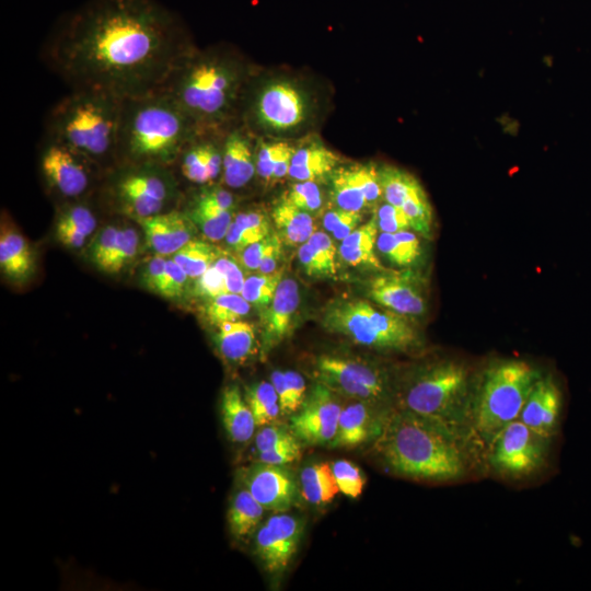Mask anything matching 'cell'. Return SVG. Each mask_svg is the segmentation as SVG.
<instances>
[{
	"instance_id": "cell-1",
	"label": "cell",
	"mask_w": 591,
	"mask_h": 591,
	"mask_svg": "<svg viewBox=\"0 0 591 591\" xmlns=\"http://www.w3.org/2000/svg\"><path fill=\"white\" fill-rule=\"evenodd\" d=\"M196 48L158 0H86L58 20L40 58L70 90L126 100L162 91Z\"/></svg>"
},
{
	"instance_id": "cell-2",
	"label": "cell",
	"mask_w": 591,
	"mask_h": 591,
	"mask_svg": "<svg viewBox=\"0 0 591 591\" xmlns=\"http://www.w3.org/2000/svg\"><path fill=\"white\" fill-rule=\"evenodd\" d=\"M470 441L468 436L441 420L393 407L372 444L379 461L396 475L451 482L468 471Z\"/></svg>"
},
{
	"instance_id": "cell-3",
	"label": "cell",
	"mask_w": 591,
	"mask_h": 591,
	"mask_svg": "<svg viewBox=\"0 0 591 591\" xmlns=\"http://www.w3.org/2000/svg\"><path fill=\"white\" fill-rule=\"evenodd\" d=\"M251 78L250 67L233 49L196 48L162 91L184 111L199 134H225L239 118Z\"/></svg>"
},
{
	"instance_id": "cell-4",
	"label": "cell",
	"mask_w": 591,
	"mask_h": 591,
	"mask_svg": "<svg viewBox=\"0 0 591 591\" xmlns=\"http://www.w3.org/2000/svg\"><path fill=\"white\" fill-rule=\"evenodd\" d=\"M190 118L164 91L123 101L115 162L165 166L197 135Z\"/></svg>"
},
{
	"instance_id": "cell-5",
	"label": "cell",
	"mask_w": 591,
	"mask_h": 591,
	"mask_svg": "<svg viewBox=\"0 0 591 591\" xmlns=\"http://www.w3.org/2000/svg\"><path fill=\"white\" fill-rule=\"evenodd\" d=\"M123 101L97 90H70L49 109L44 136L70 147L96 166L115 162Z\"/></svg>"
},
{
	"instance_id": "cell-6",
	"label": "cell",
	"mask_w": 591,
	"mask_h": 591,
	"mask_svg": "<svg viewBox=\"0 0 591 591\" xmlns=\"http://www.w3.org/2000/svg\"><path fill=\"white\" fill-rule=\"evenodd\" d=\"M463 360L441 358L417 367L396 385L394 407L436 418L471 436V410L475 390Z\"/></svg>"
},
{
	"instance_id": "cell-7",
	"label": "cell",
	"mask_w": 591,
	"mask_h": 591,
	"mask_svg": "<svg viewBox=\"0 0 591 591\" xmlns=\"http://www.w3.org/2000/svg\"><path fill=\"white\" fill-rule=\"evenodd\" d=\"M318 109L315 92L294 77H252L243 94L239 118L248 130L286 138L309 128Z\"/></svg>"
},
{
	"instance_id": "cell-8",
	"label": "cell",
	"mask_w": 591,
	"mask_h": 591,
	"mask_svg": "<svg viewBox=\"0 0 591 591\" xmlns=\"http://www.w3.org/2000/svg\"><path fill=\"white\" fill-rule=\"evenodd\" d=\"M541 373L524 360L499 361L488 367L475 384L472 410V440L490 447L497 434L518 419Z\"/></svg>"
},
{
	"instance_id": "cell-9",
	"label": "cell",
	"mask_w": 591,
	"mask_h": 591,
	"mask_svg": "<svg viewBox=\"0 0 591 591\" xmlns=\"http://www.w3.org/2000/svg\"><path fill=\"white\" fill-rule=\"evenodd\" d=\"M323 326L352 343L380 351H410L421 338L407 316L379 309L361 299L331 301L322 315Z\"/></svg>"
},
{
	"instance_id": "cell-10",
	"label": "cell",
	"mask_w": 591,
	"mask_h": 591,
	"mask_svg": "<svg viewBox=\"0 0 591 591\" xmlns=\"http://www.w3.org/2000/svg\"><path fill=\"white\" fill-rule=\"evenodd\" d=\"M315 376L339 396L393 408L396 385L379 366L360 359L323 355L316 359Z\"/></svg>"
},
{
	"instance_id": "cell-11",
	"label": "cell",
	"mask_w": 591,
	"mask_h": 591,
	"mask_svg": "<svg viewBox=\"0 0 591 591\" xmlns=\"http://www.w3.org/2000/svg\"><path fill=\"white\" fill-rule=\"evenodd\" d=\"M118 171L107 187L117 210L136 221L164 212L174 195L164 166L121 164Z\"/></svg>"
},
{
	"instance_id": "cell-12",
	"label": "cell",
	"mask_w": 591,
	"mask_h": 591,
	"mask_svg": "<svg viewBox=\"0 0 591 591\" xmlns=\"http://www.w3.org/2000/svg\"><path fill=\"white\" fill-rule=\"evenodd\" d=\"M551 438L543 436L520 419L507 425L488 448L491 467L509 477H523L545 462Z\"/></svg>"
},
{
	"instance_id": "cell-13",
	"label": "cell",
	"mask_w": 591,
	"mask_h": 591,
	"mask_svg": "<svg viewBox=\"0 0 591 591\" xmlns=\"http://www.w3.org/2000/svg\"><path fill=\"white\" fill-rule=\"evenodd\" d=\"M43 138L39 171L47 187L65 199L84 196L96 165L60 141L46 136Z\"/></svg>"
},
{
	"instance_id": "cell-14",
	"label": "cell",
	"mask_w": 591,
	"mask_h": 591,
	"mask_svg": "<svg viewBox=\"0 0 591 591\" xmlns=\"http://www.w3.org/2000/svg\"><path fill=\"white\" fill-rule=\"evenodd\" d=\"M343 406L338 394L317 382L290 416L289 428L302 444L329 445L336 436Z\"/></svg>"
},
{
	"instance_id": "cell-15",
	"label": "cell",
	"mask_w": 591,
	"mask_h": 591,
	"mask_svg": "<svg viewBox=\"0 0 591 591\" xmlns=\"http://www.w3.org/2000/svg\"><path fill=\"white\" fill-rule=\"evenodd\" d=\"M302 533L301 520L286 512L273 514L256 530L254 553L269 573L278 575L288 568Z\"/></svg>"
},
{
	"instance_id": "cell-16",
	"label": "cell",
	"mask_w": 591,
	"mask_h": 591,
	"mask_svg": "<svg viewBox=\"0 0 591 591\" xmlns=\"http://www.w3.org/2000/svg\"><path fill=\"white\" fill-rule=\"evenodd\" d=\"M242 482L265 510L286 512L297 500L298 485L285 465L258 461L243 471Z\"/></svg>"
},
{
	"instance_id": "cell-17",
	"label": "cell",
	"mask_w": 591,
	"mask_h": 591,
	"mask_svg": "<svg viewBox=\"0 0 591 591\" xmlns=\"http://www.w3.org/2000/svg\"><path fill=\"white\" fill-rule=\"evenodd\" d=\"M368 296L378 304L404 316H420L426 311L422 286L410 271L383 273L368 285Z\"/></svg>"
},
{
	"instance_id": "cell-18",
	"label": "cell",
	"mask_w": 591,
	"mask_h": 591,
	"mask_svg": "<svg viewBox=\"0 0 591 591\" xmlns=\"http://www.w3.org/2000/svg\"><path fill=\"white\" fill-rule=\"evenodd\" d=\"M392 408L363 401L343 406L332 448H354L372 442L380 434Z\"/></svg>"
},
{
	"instance_id": "cell-19",
	"label": "cell",
	"mask_w": 591,
	"mask_h": 591,
	"mask_svg": "<svg viewBox=\"0 0 591 591\" xmlns=\"http://www.w3.org/2000/svg\"><path fill=\"white\" fill-rule=\"evenodd\" d=\"M563 394L551 375H541L528 396L518 419L534 431L552 438L558 428Z\"/></svg>"
},
{
	"instance_id": "cell-20",
	"label": "cell",
	"mask_w": 591,
	"mask_h": 591,
	"mask_svg": "<svg viewBox=\"0 0 591 591\" xmlns=\"http://www.w3.org/2000/svg\"><path fill=\"white\" fill-rule=\"evenodd\" d=\"M137 222L144 232L148 246L162 256L176 253L194 239L197 229L188 215L177 209L139 219Z\"/></svg>"
},
{
	"instance_id": "cell-21",
	"label": "cell",
	"mask_w": 591,
	"mask_h": 591,
	"mask_svg": "<svg viewBox=\"0 0 591 591\" xmlns=\"http://www.w3.org/2000/svg\"><path fill=\"white\" fill-rule=\"evenodd\" d=\"M224 134H197L182 150L181 173L197 185H207L216 181L222 172V141Z\"/></svg>"
},
{
	"instance_id": "cell-22",
	"label": "cell",
	"mask_w": 591,
	"mask_h": 591,
	"mask_svg": "<svg viewBox=\"0 0 591 591\" xmlns=\"http://www.w3.org/2000/svg\"><path fill=\"white\" fill-rule=\"evenodd\" d=\"M256 174L255 147L245 127L233 126L222 138V182L231 188L246 186Z\"/></svg>"
},
{
	"instance_id": "cell-23",
	"label": "cell",
	"mask_w": 591,
	"mask_h": 591,
	"mask_svg": "<svg viewBox=\"0 0 591 591\" xmlns=\"http://www.w3.org/2000/svg\"><path fill=\"white\" fill-rule=\"evenodd\" d=\"M299 304L300 291L297 281L292 278H282L266 310L260 345L264 356L287 337Z\"/></svg>"
},
{
	"instance_id": "cell-24",
	"label": "cell",
	"mask_w": 591,
	"mask_h": 591,
	"mask_svg": "<svg viewBox=\"0 0 591 591\" xmlns=\"http://www.w3.org/2000/svg\"><path fill=\"white\" fill-rule=\"evenodd\" d=\"M339 155L318 140L296 146L289 177L296 182H318L331 177L339 165Z\"/></svg>"
},
{
	"instance_id": "cell-25",
	"label": "cell",
	"mask_w": 591,
	"mask_h": 591,
	"mask_svg": "<svg viewBox=\"0 0 591 591\" xmlns=\"http://www.w3.org/2000/svg\"><path fill=\"white\" fill-rule=\"evenodd\" d=\"M0 268L13 282H24L35 271V257L28 242L7 222L1 223Z\"/></svg>"
},
{
	"instance_id": "cell-26",
	"label": "cell",
	"mask_w": 591,
	"mask_h": 591,
	"mask_svg": "<svg viewBox=\"0 0 591 591\" xmlns=\"http://www.w3.org/2000/svg\"><path fill=\"white\" fill-rule=\"evenodd\" d=\"M215 343L220 356L232 363H243L258 350L254 326L243 320L217 326Z\"/></svg>"
},
{
	"instance_id": "cell-27",
	"label": "cell",
	"mask_w": 591,
	"mask_h": 591,
	"mask_svg": "<svg viewBox=\"0 0 591 591\" xmlns=\"http://www.w3.org/2000/svg\"><path fill=\"white\" fill-rule=\"evenodd\" d=\"M221 418L229 439L244 443L254 436V415L236 385L227 386L221 396Z\"/></svg>"
},
{
	"instance_id": "cell-28",
	"label": "cell",
	"mask_w": 591,
	"mask_h": 591,
	"mask_svg": "<svg viewBox=\"0 0 591 591\" xmlns=\"http://www.w3.org/2000/svg\"><path fill=\"white\" fill-rule=\"evenodd\" d=\"M296 146L283 139L259 137L255 146L256 174L265 184H275L289 175Z\"/></svg>"
},
{
	"instance_id": "cell-29",
	"label": "cell",
	"mask_w": 591,
	"mask_h": 591,
	"mask_svg": "<svg viewBox=\"0 0 591 591\" xmlns=\"http://www.w3.org/2000/svg\"><path fill=\"white\" fill-rule=\"evenodd\" d=\"M271 218L281 240L289 245H301L315 232L311 213L283 199L274 207Z\"/></svg>"
},
{
	"instance_id": "cell-30",
	"label": "cell",
	"mask_w": 591,
	"mask_h": 591,
	"mask_svg": "<svg viewBox=\"0 0 591 591\" xmlns=\"http://www.w3.org/2000/svg\"><path fill=\"white\" fill-rule=\"evenodd\" d=\"M264 511V507L245 487L239 489L228 510V523L232 536L242 541L254 534Z\"/></svg>"
},
{
	"instance_id": "cell-31",
	"label": "cell",
	"mask_w": 591,
	"mask_h": 591,
	"mask_svg": "<svg viewBox=\"0 0 591 591\" xmlns=\"http://www.w3.org/2000/svg\"><path fill=\"white\" fill-rule=\"evenodd\" d=\"M299 484L304 500L315 506L331 502L340 493L332 465L328 463H315L303 467Z\"/></svg>"
},
{
	"instance_id": "cell-32",
	"label": "cell",
	"mask_w": 591,
	"mask_h": 591,
	"mask_svg": "<svg viewBox=\"0 0 591 591\" xmlns=\"http://www.w3.org/2000/svg\"><path fill=\"white\" fill-rule=\"evenodd\" d=\"M196 228L211 242L225 237L233 220V210L213 205L196 195L188 211H185Z\"/></svg>"
},
{
	"instance_id": "cell-33",
	"label": "cell",
	"mask_w": 591,
	"mask_h": 591,
	"mask_svg": "<svg viewBox=\"0 0 591 591\" xmlns=\"http://www.w3.org/2000/svg\"><path fill=\"white\" fill-rule=\"evenodd\" d=\"M376 248L397 266L412 265L421 253L419 239L409 229L396 233L380 232Z\"/></svg>"
},
{
	"instance_id": "cell-34",
	"label": "cell",
	"mask_w": 591,
	"mask_h": 591,
	"mask_svg": "<svg viewBox=\"0 0 591 591\" xmlns=\"http://www.w3.org/2000/svg\"><path fill=\"white\" fill-rule=\"evenodd\" d=\"M219 250L212 244L202 240L192 239L176 253L172 259L192 279L202 275L219 257Z\"/></svg>"
},
{
	"instance_id": "cell-35",
	"label": "cell",
	"mask_w": 591,
	"mask_h": 591,
	"mask_svg": "<svg viewBox=\"0 0 591 591\" xmlns=\"http://www.w3.org/2000/svg\"><path fill=\"white\" fill-rule=\"evenodd\" d=\"M329 178L332 199L338 208L361 212L366 207H369L349 165L338 166Z\"/></svg>"
},
{
	"instance_id": "cell-36",
	"label": "cell",
	"mask_w": 591,
	"mask_h": 591,
	"mask_svg": "<svg viewBox=\"0 0 591 591\" xmlns=\"http://www.w3.org/2000/svg\"><path fill=\"white\" fill-rule=\"evenodd\" d=\"M270 382L278 395L281 415H293L306 396L304 378L297 371L276 370L271 373Z\"/></svg>"
},
{
	"instance_id": "cell-37",
	"label": "cell",
	"mask_w": 591,
	"mask_h": 591,
	"mask_svg": "<svg viewBox=\"0 0 591 591\" xmlns=\"http://www.w3.org/2000/svg\"><path fill=\"white\" fill-rule=\"evenodd\" d=\"M245 401L257 427L273 424L281 415L279 398L271 382L260 381L247 387Z\"/></svg>"
},
{
	"instance_id": "cell-38",
	"label": "cell",
	"mask_w": 591,
	"mask_h": 591,
	"mask_svg": "<svg viewBox=\"0 0 591 591\" xmlns=\"http://www.w3.org/2000/svg\"><path fill=\"white\" fill-rule=\"evenodd\" d=\"M379 177L383 199L398 208L421 185L413 174L393 165L379 167Z\"/></svg>"
},
{
	"instance_id": "cell-39",
	"label": "cell",
	"mask_w": 591,
	"mask_h": 591,
	"mask_svg": "<svg viewBox=\"0 0 591 591\" xmlns=\"http://www.w3.org/2000/svg\"><path fill=\"white\" fill-rule=\"evenodd\" d=\"M251 304L240 293L227 292L208 301L206 316L210 324L218 326L227 322L242 320L250 312Z\"/></svg>"
},
{
	"instance_id": "cell-40",
	"label": "cell",
	"mask_w": 591,
	"mask_h": 591,
	"mask_svg": "<svg viewBox=\"0 0 591 591\" xmlns=\"http://www.w3.org/2000/svg\"><path fill=\"white\" fill-rule=\"evenodd\" d=\"M283 269H277L270 274H258L245 279L242 297L259 309L267 310L270 305L277 288L282 280Z\"/></svg>"
},
{
	"instance_id": "cell-41",
	"label": "cell",
	"mask_w": 591,
	"mask_h": 591,
	"mask_svg": "<svg viewBox=\"0 0 591 591\" xmlns=\"http://www.w3.org/2000/svg\"><path fill=\"white\" fill-rule=\"evenodd\" d=\"M410 228L418 234L430 239L432 235V208L422 186H418L401 206Z\"/></svg>"
},
{
	"instance_id": "cell-42",
	"label": "cell",
	"mask_w": 591,
	"mask_h": 591,
	"mask_svg": "<svg viewBox=\"0 0 591 591\" xmlns=\"http://www.w3.org/2000/svg\"><path fill=\"white\" fill-rule=\"evenodd\" d=\"M139 246V236L131 227L119 228L116 246L108 263L106 273L121 271L136 256Z\"/></svg>"
},
{
	"instance_id": "cell-43",
	"label": "cell",
	"mask_w": 591,
	"mask_h": 591,
	"mask_svg": "<svg viewBox=\"0 0 591 591\" xmlns=\"http://www.w3.org/2000/svg\"><path fill=\"white\" fill-rule=\"evenodd\" d=\"M56 224L73 229L90 236L96 228V218L84 202H72L58 215Z\"/></svg>"
},
{
	"instance_id": "cell-44",
	"label": "cell",
	"mask_w": 591,
	"mask_h": 591,
	"mask_svg": "<svg viewBox=\"0 0 591 591\" xmlns=\"http://www.w3.org/2000/svg\"><path fill=\"white\" fill-rule=\"evenodd\" d=\"M332 470L340 493L350 498L361 495L366 479L356 464L348 460H337L332 464Z\"/></svg>"
},
{
	"instance_id": "cell-45",
	"label": "cell",
	"mask_w": 591,
	"mask_h": 591,
	"mask_svg": "<svg viewBox=\"0 0 591 591\" xmlns=\"http://www.w3.org/2000/svg\"><path fill=\"white\" fill-rule=\"evenodd\" d=\"M281 199L310 213L317 211L323 204L317 183L311 181L293 183Z\"/></svg>"
},
{
	"instance_id": "cell-46",
	"label": "cell",
	"mask_w": 591,
	"mask_h": 591,
	"mask_svg": "<svg viewBox=\"0 0 591 591\" xmlns=\"http://www.w3.org/2000/svg\"><path fill=\"white\" fill-rule=\"evenodd\" d=\"M118 230V227L108 224L92 241L89 252L90 259L101 271L106 273L116 246Z\"/></svg>"
},
{
	"instance_id": "cell-47",
	"label": "cell",
	"mask_w": 591,
	"mask_h": 591,
	"mask_svg": "<svg viewBox=\"0 0 591 591\" xmlns=\"http://www.w3.org/2000/svg\"><path fill=\"white\" fill-rule=\"evenodd\" d=\"M349 166L366 196L368 206L378 205L383 199L379 167L373 163H355Z\"/></svg>"
},
{
	"instance_id": "cell-48",
	"label": "cell",
	"mask_w": 591,
	"mask_h": 591,
	"mask_svg": "<svg viewBox=\"0 0 591 591\" xmlns=\"http://www.w3.org/2000/svg\"><path fill=\"white\" fill-rule=\"evenodd\" d=\"M227 292L225 278L213 264L202 275L195 279L193 286V293L195 297L208 300Z\"/></svg>"
},
{
	"instance_id": "cell-49",
	"label": "cell",
	"mask_w": 591,
	"mask_h": 591,
	"mask_svg": "<svg viewBox=\"0 0 591 591\" xmlns=\"http://www.w3.org/2000/svg\"><path fill=\"white\" fill-rule=\"evenodd\" d=\"M298 258L309 276L331 277L336 275L337 270L334 269L324 255L308 241L299 246Z\"/></svg>"
},
{
	"instance_id": "cell-50",
	"label": "cell",
	"mask_w": 591,
	"mask_h": 591,
	"mask_svg": "<svg viewBox=\"0 0 591 591\" xmlns=\"http://www.w3.org/2000/svg\"><path fill=\"white\" fill-rule=\"evenodd\" d=\"M187 274L172 259H166V270L159 296L175 300L184 296L187 281Z\"/></svg>"
},
{
	"instance_id": "cell-51",
	"label": "cell",
	"mask_w": 591,
	"mask_h": 591,
	"mask_svg": "<svg viewBox=\"0 0 591 591\" xmlns=\"http://www.w3.org/2000/svg\"><path fill=\"white\" fill-rule=\"evenodd\" d=\"M374 216L380 232L396 233L410 228L409 221L402 209L386 201L379 205Z\"/></svg>"
},
{
	"instance_id": "cell-52",
	"label": "cell",
	"mask_w": 591,
	"mask_h": 591,
	"mask_svg": "<svg viewBox=\"0 0 591 591\" xmlns=\"http://www.w3.org/2000/svg\"><path fill=\"white\" fill-rule=\"evenodd\" d=\"M297 438L290 428L277 424H268L260 427L255 436V448L258 452L271 450L287 441Z\"/></svg>"
},
{
	"instance_id": "cell-53",
	"label": "cell",
	"mask_w": 591,
	"mask_h": 591,
	"mask_svg": "<svg viewBox=\"0 0 591 591\" xmlns=\"http://www.w3.org/2000/svg\"><path fill=\"white\" fill-rule=\"evenodd\" d=\"M301 444L299 439L294 438L271 450L258 452L257 459L263 463L286 465L300 457Z\"/></svg>"
},
{
	"instance_id": "cell-54",
	"label": "cell",
	"mask_w": 591,
	"mask_h": 591,
	"mask_svg": "<svg viewBox=\"0 0 591 591\" xmlns=\"http://www.w3.org/2000/svg\"><path fill=\"white\" fill-rule=\"evenodd\" d=\"M378 232L376 218L373 216L369 221L354 230L340 244L374 250Z\"/></svg>"
},
{
	"instance_id": "cell-55",
	"label": "cell",
	"mask_w": 591,
	"mask_h": 591,
	"mask_svg": "<svg viewBox=\"0 0 591 591\" xmlns=\"http://www.w3.org/2000/svg\"><path fill=\"white\" fill-rule=\"evenodd\" d=\"M166 270V259L162 255H155L146 265L142 271V283L149 291L159 294Z\"/></svg>"
},
{
	"instance_id": "cell-56",
	"label": "cell",
	"mask_w": 591,
	"mask_h": 591,
	"mask_svg": "<svg viewBox=\"0 0 591 591\" xmlns=\"http://www.w3.org/2000/svg\"><path fill=\"white\" fill-rule=\"evenodd\" d=\"M213 265L223 274L228 292L241 294L246 278L240 266L225 256H220Z\"/></svg>"
},
{
	"instance_id": "cell-57",
	"label": "cell",
	"mask_w": 591,
	"mask_h": 591,
	"mask_svg": "<svg viewBox=\"0 0 591 591\" xmlns=\"http://www.w3.org/2000/svg\"><path fill=\"white\" fill-rule=\"evenodd\" d=\"M338 253L343 260L351 266L382 268L374 250L340 244Z\"/></svg>"
},
{
	"instance_id": "cell-58",
	"label": "cell",
	"mask_w": 591,
	"mask_h": 591,
	"mask_svg": "<svg viewBox=\"0 0 591 591\" xmlns=\"http://www.w3.org/2000/svg\"><path fill=\"white\" fill-rule=\"evenodd\" d=\"M233 221L242 228L252 230L263 237H267L270 232L267 216L259 210H246L234 215Z\"/></svg>"
},
{
	"instance_id": "cell-59",
	"label": "cell",
	"mask_w": 591,
	"mask_h": 591,
	"mask_svg": "<svg viewBox=\"0 0 591 591\" xmlns=\"http://www.w3.org/2000/svg\"><path fill=\"white\" fill-rule=\"evenodd\" d=\"M224 239L233 251L240 253L248 245L265 237L252 230L240 227L232 220Z\"/></svg>"
},
{
	"instance_id": "cell-60",
	"label": "cell",
	"mask_w": 591,
	"mask_h": 591,
	"mask_svg": "<svg viewBox=\"0 0 591 591\" xmlns=\"http://www.w3.org/2000/svg\"><path fill=\"white\" fill-rule=\"evenodd\" d=\"M270 235L257 241L240 252L241 264L250 270H258L263 256L269 244Z\"/></svg>"
},
{
	"instance_id": "cell-61",
	"label": "cell",
	"mask_w": 591,
	"mask_h": 591,
	"mask_svg": "<svg viewBox=\"0 0 591 591\" xmlns=\"http://www.w3.org/2000/svg\"><path fill=\"white\" fill-rule=\"evenodd\" d=\"M282 253V240L279 235H270L269 244L259 265L260 274H270L277 270Z\"/></svg>"
},
{
	"instance_id": "cell-62",
	"label": "cell",
	"mask_w": 591,
	"mask_h": 591,
	"mask_svg": "<svg viewBox=\"0 0 591 591\" xmlns=\"http://www.w3.org/2000/svg\"><path fill=\"white\" fill-rule=\"evenodd\" d=\"M308 242L313 247H315L317 251H320L324 255V257L326 258L328 264L334 269L337 270V265H336L337 250H336L335 244L333 243V240L331 239V236L327 233H325L323 231H315L310 236Z\"/></svg>"
},
{
	"instance_id": "cell-63",
	"label": "cell",
	"mask_w": 591,
	"mask_h": 591,
	"mask_svg": "<svg viewBox=\"0 0 591 591\" xmlns=\"http://www.w3.org/2000/svg\"><path fill=\"white\" fill-rule=\"evenodd\" d=\"M362 222V213L358 211H348L345 218L337 224L332 232L333 236L337 241L345 240L354 230H356Z\"/></svg>"
},
{
	"instance_id": "cell-64",
	"label": "cell",
	"mask_w": 591,
	"mask_h": 591,
	"mask_svg": "<svg viewBox=\"0 0 591 591\" xmlns=\"http://www.w3.org/2000/svg\"><path fill=\"white\" fill-rule=\"evenodd\" d=\"M55 234L57 240L66 247L78 248L84 245L86 239L85 234L78 232L73 229L62 227L59 224L55 225Z\"/></svg>"
}]
</instances>
